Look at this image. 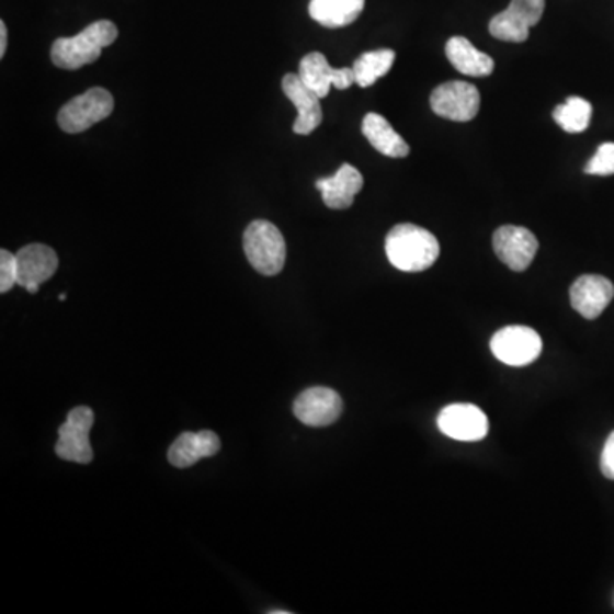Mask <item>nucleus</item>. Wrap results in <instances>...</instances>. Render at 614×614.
I'll return each instance as SVG.
<instances>
[{
  "label": "nucleus",
  "mask_w": 614,
  "mask_h": 614,
  "mask_svg": "<svg viewBox=\"0 0 614 614\" xmlns=\"http://www.w3.org/2000/svg\"><path fill=\"white\" fill-rule=\"evenodd\" d=\"M583 171H585V174H592V177H611V174H614V143L599 146Z\"/></svg>",
  "instance_id": "5701e85b"
},
{
  "label": "nucleus",
  "mask_w": 614,
  "mask_h": 614,
  "mask_svg": "<svg viewBox=\"0 0 614 614\" xmlns=\"http://www.w3.org/2000/svg\"><path fill=\"white\" fill-rule=\"evenodd\" d=\"M614 297L613 282L603 275H582L570 287V303L582 318L595 319L603 315Z\"/></svg>",
  "instance_id": "4468645a"
},
{
  "label": "nucleus",
  "mask_w": 614,
  "mask_h": 614,
  "mask_svg": "<svg viewBox=\"0 0 614 614\" xmlns=\"http://www.w3.org/2000/svg\"><path fill=\"white\" fill-rule=\"evenodd\" d=\"M545 0H512L505 11L490 21V35L500 42L522 43L530 38V30L542 21Z\"/></svg>",
  "instance_id": "423d86ee"
},
{
  "label": "nucleus",
  "mask_w": 614,
  "mask_h": 614,
  "mask_svg": "<svg viewBox=\"0 0 614 614\" xmlns=\"http://www.w3.org/2000/svg\"><path fill=\"white\" fill-rule=\"evenodd\" d=\"M220 451L219 435L212 430L184 432L171 444L168 459L177 468H190L204 457H212Z\"/></svg>",
  "instance_id": "f3484780"
},
{
  "label": "nucleus",
  "mask_w": 614,
  "mask_h": 614,
  "mask_svg": "<svg viewBox=\"0 0 614 614\" xmlns=\"http://www.w3.org/2000/svg\"><path fill=\"white\" fill-rule=\"evenodd\" d=\"M94 423V411L89 407H77L67 414L66 423L58 429L55 453L64 461L89 465L92 461L89 430Z\"/></svg>",
  "instance_id": "0eeeda50"
},
{
  "label": "nucleus",
  "mask_w": 614,
  "mask_h": 614,
  "mask_svg": "<svg viewBox=\"0 0 614 614\" xmlns=\"http://www.w3.org/2000/svg\"><path fill=\"white\" fill-rule=\"evenodd\" d=\"M18 285L36 294L39 285L54 276L58 269V257L50 246L27 245L18 253Z\"/></svg>",
  "instance_id": "ddd939ff"
},
{
  "label": "nucleus",
  "mask_w": 614,
  "mask_h": 614,
  "mask_svg": "<svg viewBox=\"0 0 614 614\" xmlns=\"http://www.w3.org/2000/svg\"><path fill=\"white\" fill-rule=\"evenodd\" d=\"M282 89L299 112L292 130L297 135L312 134L322 122L321 103H319L321 98L304 84L299 73H287L282 81Z\"/></svg>",
  "instance_id": "2eb2a0df"
},
{
  "label": "nucleus",
  "mask_w": 614,
  "mask_h": 614,
  "mask_svg": "<svg viewBox=\"0 0 614 614\" xmlns=\"http://www.w3.org/2000/svg\"><path fill=\"white\" fill-rule=\"evenodd\" d=\"M601 471L610 480H614V430L604 444L603 454H601Z\"/></svg>",
  "instance_id": "393cba45"
},
{
  "label": "nucleus",
  "mask_w": 614,
  "mask_h": 614,
  "mask_svg": "<svg viewBox=\"0 0 614 614\" xmlns=\"http://www.w3.org/2000/svg\"><path fill=\"white\" fill-rule=\"evenodd\" d=\"M343 411V401L334 389L316 388L306 389L294 401V414L297 420L307 427H328L340 419Z\"/></svg>",
  "instance_id": "9b49d317"
},
{
  "label": "nucleus",
  "mask_w": 614,
  "mask_h": 614,
  "mask_svg": "<svg viewBox=\"0 0 614 614\" xmlns=\"http://www.w3.org/2000/svg\"><path fill=\"white\" fill-rule=\"evenodd\" d=\"M118 38V27L107 20L96 21L72 36L52 45V61L58 69L77 70L100 58L101 52Z\"/></svg>",
  "instance_id": "f03ea898"
},
{
  "label": "nucleus",
  "mask_w": 614,
  "mask_h": 614,
  "mask_svg": "<svg viewBox=\"0 0 614 614\" xmlns=\"http://www.w3.org/2000/svg\"><path fill=\"white\" fill-rule=\"evenodd\" d=\"M58 299H60V300H66V299H67L66 294H60V296H58Z\"/></svg>",
  "instance_id": "bb28decb"
},
{
  "label": "nucleus",
  "mask_w": 614,
  "mask_h": 614,
  "mask_svg": "<svg viewBox=\"0 0 614 614\" xmlns=\"http://www.w3.org/2000/svg\"><path fill=\"white\" fill-rule=\"evenodd\" d=\"M480 91L469 82L451 81L437 86L430 96L435 115L453 122H471L480 112Z\"/></svg>",
  "instance_id": "6e6552de"
},
{
  "label": "nucleus",
  "mask_w": 614,
  "mask_h": 614,
  "mask_svg": "<svg viewBox=\"0 0 614 614\" xmlns=\"http://www.w3.org/2000/svg\"><path fill=\"white\" fill-rule=\"evenodd\" d=\"M491 353L502 364L524 367L533 364L543 352V340L530 327H505L491 337Z\"/></svg>",
  "instance_id": "39448f33"
},
{
  "label": "nucleus",
  "mask_w": 614,
  "mask_h": 614,
  "mask_svg": "<svg viewBox=\"0 0 614 614\" xmlns=\"http://www.w3.org/2000/svg\"><path fill=\"white\" fill-rule=\"evenodd\" d=\"M8 50V26L4 21H0V57H4Z\"/></svg>",
  "instance_id": "a878e982"
},
{
  "label": "nucleus",
  "mask_w": 614,
  "mask_h": 614,
  "mask_svg": "<svg viewBox=\"0 0 614 614\" xmlns=\"http://www.w3.org/2000/svg\"><path fill=\"white\" fill-rule=\"evenodd\" d=\"M445 55L454 69L471 77L490 76L496 69V61L490 55L484 54L463 36H453L445 45Z\"/></svg>",
  "instance_id": "6ab92c4d"
},
{
  "label": "nucleus",
  "mask_w": 614,
  "mask_h": 614,
  "mask_svg": "<svg viewBox=\"0 0 614 614\" xmlns=\"http://www.w3.org/2000/svg\"><path fill=\"white\" fill-rule=\"evenodd\" d=\"M536 236L526 227L502 226L493 235V250L502 263L514 272H524L530 269L536 257Z\"/></svg>",
  "instance_id": "9d476101"
},
{
  "label": "nucleus",
  "mask_w": 614,
  "mask_h": 614,
  "mask_svg": "<svg viewBox=\"0 0 614 614\" xmlns=\"http://www.w3.org/2000/svg\"><path fill=\"white\" fill-rule=\"evenodd\" d=\"M242 246L250 265L261 275H278L284 270L287 257L285 239L269 220H253L246 227Z\"/></svg>",
  "instance_id": "7ed1b4c3"
},
{
  "label": "nucleus",
  "mask_w": 614,
  "mask_h": 614,
  "mask_svg": "<svg viewBox=\"0 0 614 614\" xmlns=\"http://www.w3.org/2000/svg\"><path fill=\"white\" fill-rule=\"evenodd\" d=\"M113 107L115 100L112 92L103 88H91L61 106L58 125L67 134H81L112 115Z\"/></svg>",
  "instance_id": "20e7f679"
},
{
  "label": "nucleus",
  "mask_w": 614,
  "mask_h": 614,
  "mask_svg": "<svg viewBox=\"0 0 614 614\" xmlns=\"http://www.w3.org/2000/svg\"><path fill=\"white\" fill-rule=\"evenodd\" d=\"M439 430L447 437L459 442H478L487 437L488 417L481 408L469 403L445 407L437 417Z\"/></svg>",
  "instance_id": "1a4fd4ad"
},
{
  "label": "nucleus",
  "mask_w": 614,
  "mask_h": 614,
  "mask_svg": "<svg viewBox=\"0 0 614 614\" xmlns=\"http://www.w3.org/2000/svg\"><path fill=\"white\" fill-rule=\"evenodd\" d=\"M362 134L365 135L371 146L388 158H407L410 146L405 138L393 128L391 123L379 113H367L362 122Z\"/></svg>",
  "instance_id": "a211bd4d"
},
{
  "label": "nucleus",
  "mask_w": 614,
  "mask_h": 614,
  "mask_svg": "<svg viewBox=\"0 0 614 614\" xmlns=\"http://www.w3.org/2000/svg\"><path fill=\"white\" fill-rule=\"evenodd\" d=\"M439 254L437 238L414 224H398L386 236V257L401 272H423L434 265Z\"/></svg>",
  "instance_id": "f257e3e1"
},
{
  "label": "nucleus",
  "mask_w": 614,
  "mask_h": 614,
  "mask_svg": "<svg viewBox=\"0 0 614 614\" xmlns=\"http://www.w3.org/2000/svg\"><path fill=\"white\" fill-rule=\"evenodd\" d=\"M395 58V52L389 50V48L362 54L352 67L353 72H355V84L361 86V88H371L377 79L391 70Z\"/></svg>",
  "instance_id": "412c9836"
},
{
  "label": "nucleus",
  "mask_w": 614,
  "mask_h": 614,
  "mask_svg": "<svg viewBox=\"0 0 614 614\" xmlns=\"http://www.w3.org/2000/svg\"><path fill=\"white\" fill-rule=\"evenodd\" d=\"M555 122L568 134H580L589 128L592 118V104L583 98H567L564 104L553 112Z\"/></svg>",
  "instance_id": "4be33fe9"
},
{
  "label": "nucleus",
  "mask_w": 614,
  "mask_h": 614,
  "mask_svg": "<svg viewBox=\"0 0 614 614\" xmlns=\"http://www.w3.org/2000/svg\"><path fill=\"white\" fill-rule=\"evenodd\" d=\"M18 284V258L11 251H0V292L11 291Z\"/></svg>",
  "instance_id": "b1692460"
},
{
  "label": "nucleus",
  "mask_w": 614,
  "mask_h": 614,
  "mask_svg": "<svg viewBox=\"0 0 614 614\" xmlns=\"http://www.w3.org/2000/svg\"><path fill=\"white\" fill-rule=\"evenodd\" d=\"M362 186H364V178L352 164H343L333 177L316 181V189L321 192L322 202L333 211L352 207L353 200L361 192Z\"/></svg>",
  "instance_id": "dca6fc26"
},
{
  "label": "nucleus",
  "mask_w": 614,
  "mask_h": 614,
  "mask_svg": "<svg viewBox=\"0 0 614 614\" xmlns=\"http://www.w3.org/2000/svg\"><path fill=\"white\" fill-rule=\"evenodd\" d=\"M299 77L303 79L307 88L315 91L319 98H327L330 94L331 88L349 89L350 86L355 84V72L349 67L343 69H333L328 64L327 57L318 52L306 55L300 60Z\"/></svg>",
  "instance_id": "f8f14e48"
},
{
  "label": "nucleus",
  "mask_w": 614,
  "mask_h": 614,
  "mask_svg": "<svg viewBox=\"0 0 614 614\" xmlns=\"http://www.w3.org/2000/svg\"><path fill=\"white\" fill-rule=\"evenodd\" d=\"M365 8V0H311L309 15L321 26L343 27L357 21Z\"/></svg>",
  "instance_id": "aec40b11"
}]
</instances>
